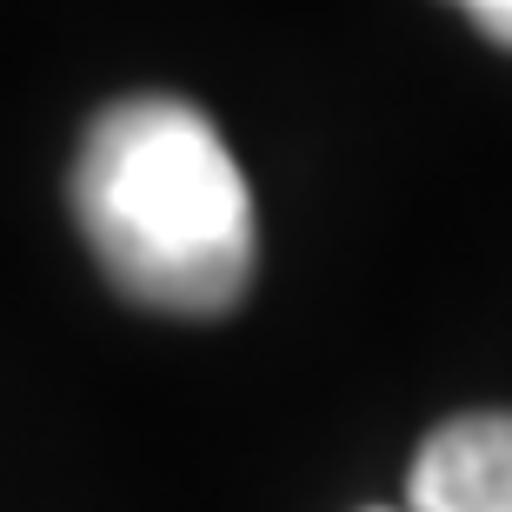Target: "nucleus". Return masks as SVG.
<instances>
[{"instance_id": "1", "label": "nucleus", "mask_w": 512, "mask_h": 512, "mask_svg": "<svg viewBox=\"0 0 512 512\" xmlns=\"http://www.w3.org/2000/svg\"><path fill=\"white\" fill-rule=\"evenodd\" d=\"M74 220L127 300L180 320L233 313L253 286V193L220 127L173 94H133L87 127Z\"/></svg>"}, {"instance_id": "2", "label": "nucleus", "mask_w": 512, "mask_h": 512, "mask_svg": "<svg viewBox=\"0 0 512 512\" xmlns=\"http://www.w3.org/2000/svg\"><path fill=\"white\" fill-rule=\"evenodd\" d=\"M406 512H512V413L446 419L413 459Z\"/></svg>"}, {"instance_id": "4", "label": "nucleus", "mask_w": 512, "mask_h": 512, "mask_svg": "<svg viewBox=\"0 0 512 512\" xmlns=\"http://www.w3.org/2000/svg\"><path fill=\"white\" fill-rule=\"evenodd\" d=\"M380 512H386V506H380Z\"/></svg>"}, {"instance_id": "3", "label": "nucleus", "mask_w": 512, "mask_h": 512, "mask_svg": "<svg viewBox=\"0 0 512 512\" xmlns=\"http://www.w3.org/2000/svg\"><path fill=\"white\" fill-rule=\"evenodd\" d=\"M479 20V34H493L499 47H512V0H459Z\"/></svg>"}]
</instances>
